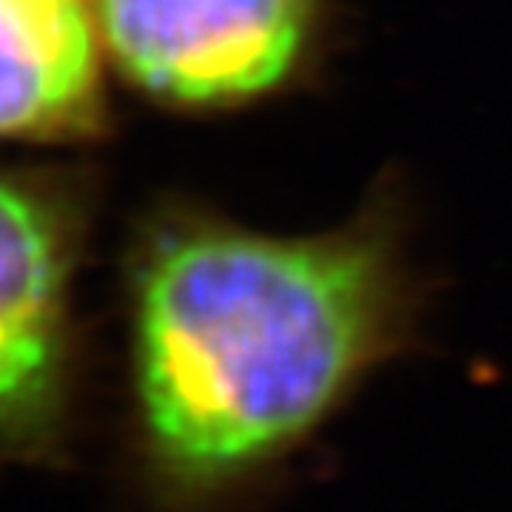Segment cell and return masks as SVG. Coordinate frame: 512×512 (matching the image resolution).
I'll list each match as a JSON object with an SVG mask.
<instances>
[{"mask_svg":"<svg viewBox=\"0 0 512 512\" xmlns=\"http://www.w3.org/2000/svg\"><path fill=\"white\" fill-rule=\"evenodd\" d=\"M72 231L52 202L0 180V447L52 453L74 390Z\"/></svg>","mask_w":512,"mask_h":512,"instance_id":"7a4b0ae2","label":"cell"},{"mask_svg":"<svg viewBox=\"0 0 512 512\" xmlns=\"http://www.w3.org/2000/svg\"><path fill=\"white\" fill-rule=\"evenodd\" d=\"M97 55L77 0H0V134L43 137L94 109Z\"/></svg>","mask_w":512,"mask_h":512,"instance_id":"277c9868","label":"cell"},{"mask_svg":"<svg viewBox=\"0 0 512 512\" xmlns=\"http://www.w3.org/2000/svg\"><path fill=\"white\" fill-rule=\"evenodd\" d=\"M416 339L379 225L282 239L177 222L140 256L128 393L154 512H239Z\"/></svg>","mask_w":512,"mask_h":512,"instance_id":"6da1fadb","label":"cell"},{"mask_svg":"<svg viewBox=\"0 0 512 512\" xmlns=\"http://www.w3.org/2000/svg\"><path fill=\"white\" fill-rule=\"evenodd\" d=\"M308 18L311 0H97L120 69L180 103L234 100L279 83Z\"/></svg>","mask_w":512,"mask_h":512,"instance_id":"3957f363","label":"cell"}]
</instances>
